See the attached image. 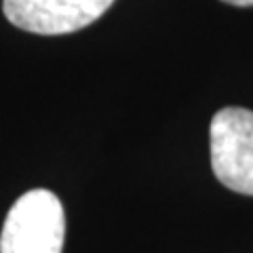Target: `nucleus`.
Segmentation results:
<instances>
[{"label": "nucleus", "mask_w": 253, "mask_h": 253, "mask_svg": "<svg viewBox=\"0 0 253 253\" xmlns=\"http://www.w3.org/2000/svg\"><path fill=\"white\" fill-rule=\"evenodd\" d=\"M66 215L51 190L36 188L19 196L4 219L0 253H61Z\"/></svg>", "instance_id": "nucleus-1"}, {"label": "nucleus", "mask_w": 253, "mask_h": 253, "mask_svg": "<svg viewBox=\"0 0 253 253\" xmlns=\"http://www.w3.org/2000/svg\"><path fill=\"white\" fill-rule=\"evenodd\" d=\"M211 169L228 190L253 196V112L224 108L209 125Z\"/></svg>", "instance_id": "nucleus-2"}, {"label": "nucleus", "mask_w": 253, "mask_h": 253, "mask_svg": "<svg viewBox=\"0 0 253 253\" xmlns=\"http://www.w3.org/2000/svg\"><path fill=\"white\" fill-rule=\"evenodd\" d=\"M112 4L114 0H4L2 11L19 30L59 36L91 26Z\"/></svg>", "instance_id": "nucleus-3"}, {"label": "nucleus", "mask_w": 253, "mask_h": 253, "mask_svg": "<svg viewBox=\"0 0 253 253\" xmlns=\"http://www.w3.org/2000/svg\"><path fill=\"white\" fill-rule=\"evenodd\" d=\"M226 4H232V6H253V0H221Z\"/></svg>", "instance_id": "nucleus-4"}]
</instances>
